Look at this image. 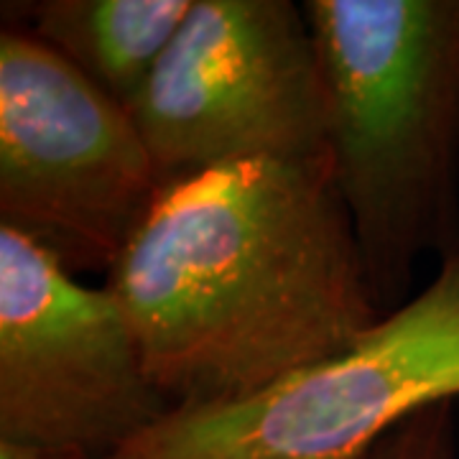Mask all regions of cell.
<instances>
[{
	"instance_id": "6da1fadb",
	"label": "cell",
	"mask_w": 459,
	"mask_h": 459,
	"mask_svg": "<svg viewBox=\"0 0 459 459\" xmlns=\"http://www.w3.org/2000/svg\"><path fill=\"white\" fill-rule=\"evenodd\" d=\"M105 276L174 409L243 401L385 316L329 164L171 181Z\"/></svg>"
},
{
	"instance_id": "7a4b0ae2",
	"label": "cell",
	"mask_w": 459,
	"mask_h": 459,
	"mask_svg": "<svg viewBox=\"0 0 459 459\" xmlns=\"http://www.w3.org/2000/svg\"><path fill=\"white\" fill-rule=\"evenodd\" d=\"M327 148L377 312L459 246V0H307Z\"/></svg>"
},
{
	"instance_id": "3957f363",
	"label": "cell",
	"mask_w": 459,
	"mask_h": 459,
	"mask_svg": "<svg viewBox=\"0 0 459 459\" xmlns=\"http://www.w3.org/2000/svg\"><path fill=\"white\" fill-rule=\"evenodd\" d=\"M459 398V246L347 350L243 401L171 409L108 459H370L416 413Z\"/></svg>"
},
{
	"instance_id": "277c9868",
	"label": "cell",
	"mask_w": 459,
	"mask_h": 459,
	"mask_svg": "<svg viewBox=\"0 0 459 459\" xmlns=\"http://www.w3.org/2000/svg\"><path fill=\"white\" fill-rule=\"evenodd\" d=\"M128 110L164 186L235 161L329 164L322 66L291 0H195Z\"/></svg>"
},
{
	"instance_id": "5b68a950",
	"label": "cell",
	"mask_w": 459,
	"mask_h": 459,
	"mask_svg": "<svg viewBox=\"0 0 459 459\" xmlns=\"http://www.w3.org/2000/svg\"><path fill=\"white\" fill-rule=\"evenodd\" d=\"M164 184L131 110L18 26L0 33V225L110 271Z\"/></svg>"
},
{
	"instance_id": "8992f818",
	"label": "cell",
	"mask_w": 459,
	"mask_h": 459,
	"mask_svg": "<svg viewBox=\"0 0 459 459\" xmlns=\"http://www.w3.org/2000/svg\"><path fill=\"white\" fill-rule=\"evenodd\" d=\"M171 409L117 299L0 225V439L108 459Z\"/></svg>"
},
{
	"instance_id": "52a82bcc",
	"label": "cell",
	"mask_w": 459,
	"mask_h": 459,
	"mask_svg": "<svg viewBox=\"0 0 459 459\" xmlns=\"http://www.w3.org/2000/svg\"><path fill=\"white\" fill-rule=\"evenodd\" d=\"M195 0L5 3L11 26L44 41L110 98L131 108Z\"/></svg>"
},
{
	"instance_id": "ba28073f",
	"label": "cell",
	"mask_w": 459,
	"mask_h": 459,
	"mask_svg": "<svg viewBox=\"0 0 459 459\" xmlns=\"http://www.w3.org/2000/svg\"><path fill=\"white\" fill-rule=\"evenodd\" d=\"M370 459H457L455 403L416 413L380 444Z\"/></svg>"
},
{
	"instance_id": "9c48e42d",
	"label": "cell",
	"mask_w": 459,
	"mask_h": 459,
	"mask_svg": "<svg viewBox=\"0 0 459 459\" xmlns=\"http://www.w3.org/2000/svg\"><path fill=\"white\" fill-rule=\"evenodd\" d=\"M0 459H95L82 449L72 446H47V444H23L0 439Z\"/></svg>"
}]
</instances>
